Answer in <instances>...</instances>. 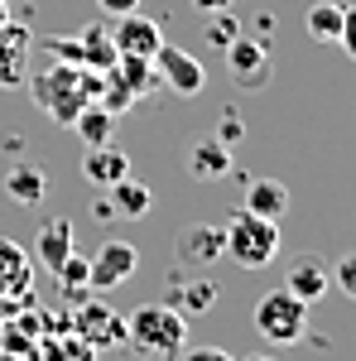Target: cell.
<instances>
[{"instance_id": "22", "label": "cell", "mask_w": 356, "mask_h": 361, "mask_svg": "<svg viewBox=\"0 0 356 361\" xmlns=\"http://www.w3.org/2000/svg\"><path fill=\"white\" fill-rule=\"evenodd\" d=\"M342 15H347V5H337V0H313L308 15H303L308 39H318V44H337V34H342Z\"/></svg>"}, {"instance_id": "1", "label": "cell", "mask_w": 356, "mask_h": 361, "mask_svg": "<svg viewBox=\"0 0 356 361\" xmlns=\"http://www.w3.org/2000/svg\"><path fill=\"white\" fill-rule=\"evenodd\" d=\"M102 97V73L82 68V63H49L39 78H34V102L44 106L49 121L68 126L73 116L82 111L87 102Z\"/></svg>"}, {"instance_id": "21", "label": "cell", "mask_w": 356, "mask_h": 361, "mask_svg": "<svg viewBox=\"0 0 356 361\" xmlns=\"http://www.w3.org/2000/svg\"><path fill=\"white\" fill-rule=\"evenodd\" d=\"M111 73L121 78V87H125L130 97H145V92H154V87H159V73H154V58L121 54L116 63H111Z\"/></svg>"}, {"instance_id": "15", "label": "cell", "mask_w": 356, "mask_h": 361, "mask_svg": "<svg viewBox=\"0 0 356 361\" xmlns=\"http://www.w3.org/2000/svg\"><path fill=\"white\" fill-rule=\"evenodd\" d=\"M130 173V159L116 149V145H92L82 159V178L92 183V188H111L116 178H125Z\"/></svg>"}, {"instance_id": "17", "label": "cell", "mask_w": 356, "mask_h": 361, "mask_svg": "<svg viewBox=\"0 0 356 361\" xmlns=\"http://www.w3.org/2000/svg\"><path fill=\"white\" fill-rule=\"evenodd\" d=\"M34 255H39V265L44 270H58L68 255H73V222H44L39 226V236H34Z\"/></svg>"}, {"instance_id": "32", "label": "cell", "mask_w": 356, "mask_h": 361, "mask_svg": "<svg viewBox=\"0 0 356 361\" xmlns=\"http://www.w3.org/2000/svg\"><path fill=\"white\" fill-rule=\"evenodd\" d=\"M192 10H202V15H212V10H231V0H192Z\"/></svg>"}, {"instance_id": "26", "label": "cell", "mask_w": 356, "mask_h": 361, "mask_svg": "<svg viewBox=\"0 0 356 361\" xmlns=\"http://www.w3.org/2000/svg\"><path fill=\"white\" fill-rule=\"evenodd\" d=\"M332 284H337L347 299H356V250H352V255H342V260L332 265Z\"/></svg>"}, {"instance_id": "10", "label": "cell", "mask_w": 356, "mask_h": 361, "mask_svg": "<svg viewBox=\"0 0 356 361\" xmlns=\"http://www.w3.org/2000/svg\"><path fill=\"white\" fill-rule=\"evenodd\" d=\"M221 250H226V231L212 226V222H192V226H183V236H178V260H183L188 270L217 265Z\"/></svg>"}, {"instance_id": "29", "label": "cell", "mask_w": 356, "mask_h": 361, "mask_svg": "<svg viewBox=\"0 0 356 361\" xmlns=\"http://www.w3.org/2000/svg\"><path fill=\"white\" fill-rule=\"evenodd\" d=\"M337 44H342V49H347V58L356 63V5L342 15V34H337Z\"/></svg>"}, {"instance_id": "5", "label": "cell", "mask_w": 356, "mask_h": 361, "mask_svg": "<svg viewBox=\"0 0 356 361\" xmlns=\"http://www.w3.org/2000/svg\"><path fill=\"white\" fill-rule=\"evenodd\" d=\"M140 270V250L130 241H106L87 260V289L92 294H106V289H121L125 279H135Z\"/></svg>"}, {"instance_id": "33", "label": "cell", "mask_w": 356, "mask_h": 361, "mask_svg": "<svg viewBox=\"0 0 356 361\" xmlns=\"http://www.w3.org/2000/svg\"><path fill=\"white\" fill-rule=\"evenodd\" d=\"M5 20H10V5H5V0H0V25H5Z\"/></svg>"}, {"instance_id": "30", "label": "cell", "mask_w": 356, "mask_h": 361, "mask_svg": "<svg viewBox=\"0 0 356 361\" xmlns=\"http://www.w3.org/2000/svg\"><path fill=\"white\" fill-rule=\"evenodd\" d=\"M183 361H236L231 352H221V347H188Z\"/></svg>"}, {"instance_id": "2", "label": "cell", "mask_w": 356, "mask_h": 361, "mask_svg": "<svg viewBox=\"0 0 356 361\" xmlns=\"http://www.w3.org/2000/svg\"><path fill=\"white\" fill-rule=\"evenodd\" d=\"M125 342L135 347L140 357L168 361L188 347V318L173 304H140L130 318H125Z\"/></svg>"}, {"instance_id": "34", "label": "cell", "mask_w": 356, "mask_h": 361, "mask_svg": "<svg viewBox=\"0 0 356 361\" xmlns=\"http://www.w3.org/2000/svg\"><path fill=\"white\" fill-rule=\"evenodd\" d=\"M250 361H274V357H250Z\"/></svg>"}, {"instance_id": "4", "label": "cell", "mask_w": 356, "mask_h": 361, "mask_svg": "<svg viewBox=\"0 0 356 361\" xmlns=\"http://www.w3.org/2000/svg\"><path fill=\"white\" fill-rule=\"evenodd\" d=\"M250 323H255V333L265 337V342L289 347V342H299V337L308 333V304L294 299L289 289H270V294H260Z\"/></svg>"}, {"instance_id": "31", "label": "cell", "mask_w": 356, "mask_h": 361, "mask_svg": "<svg viewBox=\"0 0 356 361\" xmlns=\"http://www.w3.org/2000/svg\"><path fill=\"white\" fill-rule=\"evenodd\" d=\"M97 5H102V15H111V20H121V15L140 10V0H97Z\"/></svg>"}, {"instance_id": "9", "label": "cell", "mask_w": 356, "mask_h": 361, "mask_svg": "<svg viewBox=\"0 0 356 361\" xmlns=\"http://www.w3.org/2000/svg\"><path fill=\"white\" fill-rule=\"evenodd\" d=\"M284 289L294 299H303V304H318V299H328V289H332V265L323 255H294L289 275H284Z\"/></svg>"}, {"instance_id": "20", "label": "cell", "mask_w": 356, "mask_h": 361, "mask_svg": "<svg viewBox=\"0 0 356 361\" xmlns=\"http://www.w3.org/2000/svg\"><path fill=\"white\" fill-rule=\"evenodd\" d=\"M68 126L78 130V140H82L87 149H92V145H111V135H116V116H111L102 102H87V106L73 116Z\"/></svg>"}, {"instance_id": "12", "label": "cell", "mask_w": 356, "mask_h": 361, "mask_svg": "<svg viewBox=\"0 0 356 361\" xmlns=\"http://www.w3.org/2000/svg\"><path fill=\"white\" fill-rule=\"evenodd\" d=\"M78 337H82L87 347H97V352L121 347V342H125V318H116L106 304L82 299V313H78Z\"/></svg>"}, {"instance_id": "19", "label": "cell", "mask_w": 356, "mask_h": 361, "mask_svg": "<svg viewBox=\"0 0 356 361\" xmlns=\"http://www.w3.org/2000/svg\"><path fill=\"white\" fill-rule=\"evenodd\" d=\"M241 207L260 212V217H284L289 212V188L279 178H246V202Z\"/></svg>"}, {"instance_id": "7", "label": "cell", "mask_w": 356, "mask_h": 361, "mask_svg": "<svg viewBox=\"0 0 356 361\" xmlns=\"http://www.w3.org/2000/svg\"><path fill=\"white\" fill-rule=\"evenodd\" d=\"M154 73H159V82H164L173 97H197V92H202V63H197L188 49L159 44V49H154Z\"/></svg>"}, {"instance_id": "3", "label": "cell", "mask_w": 356, "mask_h": 361, "mask_svg": "<svg viewBox=\"0 0 356 361\" xmlns=\"http://www.w3.org/2000/svg\"><path fill=\"white\" fill-rule=\"evenodd\" d=\"M226 231V260H236L241 270H265L274 255H279V222L274 217H260L250 207H236L231 222L221 226Z\"/></svg>"}, {"instance_id": "8", "label": "cell", "mask_w": 356, "mask_h": 361, "mask_svg": "<svg viewBox=\"0 0 356 361\" xmlns=\"http://www.w3.org/2000/svg\"><path fill=\"white\" fill-rule=\"evenodd\" d=\"M29 49H34L29 25L5 20V25H0V87L15 92L20 82H29Z\"/></svg>"}, {"instance_id": "11", "label": "cell", "mask_w": 356, "mask_h": 361, "mask_svg": "<svg viewBox=\"0 0 356 361\" xmlns=\"http://www.w3.org/2000/svg\"><path fill=\"white\" fill-rule=\"evenodd\" d=\"M111 44H116V54L154 58V49L164 44V34H159V25H154L149 15H140V10H130V15H121V20L111 25Z\"/></svg>"}, {"instance_id": "24", "label": "cell", "mask_w": 356, "mask_h": 361, "mask_svg": "<svg viewBox=\"0 0 356 361\" xmlns=\"http://www.w3.org/2000/svg\"><path fill=\"white\" fill-rule=\"evenodd\" d=\"M54 275L63 279V289H68V294H73L78 304H82V299H92V289H87V255H78V250H73V255H68V260L58 265Z\"/></svg>"}, {"instance_id": "27", "label": "cell", "mask_w": 356, "mask_h": 361, "mask_svg": "<svg viewBox=\"0 0 356 361\" xmlns=\"http://www.w3.org/2000/svg\"><path fill=\"white\" fill-rule=\"evenodd\" d=\"M54 361H97V347H87L82 337H68L63 347H49Z\"/></svg>"}, {"instance_id": "23", "label": "cell", "mask_w": 356, "mask_h": 361, "mask_svg": "<svg viewBox=\"0 0 356 361\" xmlns=\"http://www.w3.org/2000/svg\"><path fill=\"white\" fill-rule=\"evenodd\" d=\"M5 193L15 197V202H25V207H39L44 193H49V178H44V169L20 164V169H10V173H5Z\"/></svg>"}, {"instance_id": "18", "label": "cell", "mask_w": 356, "mask_h": 361, "mask_svg": "<svg viewBox=\"0 0 356 361\" xmlns=\"http://www.w3.org/2000/svg\"><path fill=\"white\" fill-rule=\"evenodd\" d=\"M15 294L20 299L29 294V255L0 236V299H15Z\"/></svg>"}, {"instance_id": "35", "label": "cell", "mask_w": 356, "mask_h": 361, "mask_svg": "<svg viewBox=\"0 0 356 361\" xmlns=\"http://www.w3.org/2000/svg\"><path fill=\"white\" fill-rule=\"evenodd\" d=\"M0 361H5V357H0Z\"/></svg>"}, {"instance_id": "28", "label": "cell", "mask_w": 356, "mask_h": 361, "mask_svg": "<svg viewBox=\"0 0 356 361\" xmlns=\"http://www.w3.org/2000/svg\"><path fill=\"white\" fill-rule=\"evenodd\" d=\"M246 135V126H241V116L236 111H221V126H217V140L221 145H236V140Z\"/></svg>"}, {"instance_id": "16", "label": "cell", "mask_w": 356, "mask_h": 361, "mask_svg": "<svg viewBox=\"0 0 356 361\" xmlns=\"http://www.w3.org/2000/svg\"><path fill=\"white\" fill-rule=\"evenodd\" d=\"M231 169V145H221L217 135H207V140H197L188 149V173L192 178H202V183H212V178H221Z\"/></svg>"}, {"instance_id": "6", "label": "cell", "mask_w": 356, "mask_h": 361, "mask_svg": "<svg viewBox=\"0 0 356 361\" xmlns=\"http://www.w3.org/2000/svg\"><path fill=\"white\" fill-rule=\"evenodd\" d=\"M226 73H231V82L241 87V92H260V87H270V49L260 44V39H231L226 44Z\"/></svg>"}, {"instance_id": "25", "label": "cell", "mask_w": 356, "mask_h": 361, "mask_svg": "<svg viewBox=\"0 0 356 361\" xmlns=\"http://www.w3.org/2000/svg\"><path fill=\"white\" fill-rule=\"evenodd\" d=\"M202 39H207L212 49H226L231 39H241V20H236L231 10H212V25H202Z\"/></svg>"}, {"instance_id": "13", "label": "cell", "mask_w": 356, "mask_h": 361, "mask_svg": "<svg viewBox=\"0 0 356 361\" xmlns=\"http://www.w3.org/2000/svg\"><path fill=\"white\" fill-rule=\"evenodd\" d=\"M154 207V193L140 183V178H116L106 188V212H111V222H135V217H145Z\"/></svg>"}, {"instance_id": "14", "label": "cell", "mask_w": 356, "mask_h": 361, "mask_svg": "<svg viewBox=\"0 0 356 361\" xmlns=\"http://www.w3.org/2000/svg\"><path fill=\"white\" fill-rule=\"evenodd\" d=\"M217 294H221V289L212 284V279L173 275V279H168V299H164V304H173L183 318H188V313H212V308H217Z\"/></svg>"}]
</instances>
